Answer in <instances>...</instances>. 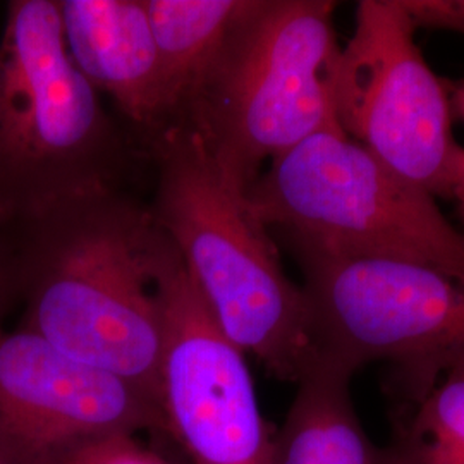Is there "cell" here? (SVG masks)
Returning <instances> with one entry per match:
<instances>
[{
  "label": "cell",
  "instance_id": "6da1fadb",
  "mask_svg": "<svg viewBox=\"0 0 464 464\" xmlns=\"http://www.w3.org/2000/svg\"><path fill=\"white\" fill-rule=\"evenodd\" d=\"M9 232L24 303L19 329L160 402L162 279L176 248L149 207L109 191Z\"/></svg>",
  "mask_w": 464,
  "mask_h": 464
},
{
  "label": "cell",
  "instance_id": "7a4b0ae2",
  "mask_svg": "<svg viewBox=\"0 0 464 464\" xmlns=\"http://www.w3.org/2000/svg\"><path fill=\"white\" fill-rule=\"evenodd\" d=\"M145 150L157 169L150 214L179 253L218 329L268 375L298 383L318 360L310 308L246 193L222 174L186 124L167 128Z\"/></svg>",
  "mask_w": 464,
  "mask_h": 464
},
{
  "label": "cell",
  "instance_id": "3957f363",
  "mask_svg": "<svg viewBox=\"0 0 464 464\" xmlns=\"http://www.w3.org/2000/svg\"><path fill=\"white\" fill-rule=\"evenodd\" d=\"M130 153L67 52L59 2H9L0 36V226L121 191Z\"/></svg>",
  "mask_w": 464,
  "mask_h": 464
},
{
  "label": "cell",
  "instance_id": "277c9868",
  "mask_svg": "<svg viewBox=\"0 0 464 464\" xmlns=\"http://www.w3.org/2000/svg\"><path fill=\"white\" fill-rule=\"evenodd\" d=\"M335 7L331 0H248L184 111L179 124L201 136L245 193L264 164L339 128Z\"/></svg>",
  "mask_w": 464,
  "mask_h": 464
},
{
  "label": "cell",
  "instance_id": "5b68a950",
  "mask_svg": "<svg viewBox=\"0 0 464 464\" xmlns=\"http://www.w3.org/2000/svg\"><path fill=\"white\" fill-rule=\"evenodd\" d=\"M251 212L289 249L433 266L464 279V234L431 197L339 128L270 162L246 191Z\"/></svg>",
  "mask_w": 464,
  "mask_h": 464
},
{
  "label": "cell",
  "instance_id": "8992f818",
  "mask_svg": "<svg viewBox=\"0 0 464 464\" xmlns=\"http://www.w3.org/2000/svg\"><path fill=\"white\" fill-rule=\"evenodd\" d=\"M318 358L351 372L387 363L392 406L464 366V279L433 266L291 249Z\"/></svg>",
  "mask_w": 464,
  "mask_h": 464
},
{
  "label": "cell",
  "instance_id": "52a82bcc",
  "mask_svg": "<svg viewBox=\"0 0 464 464\" xmlns=\"http://www.w3.org/2000/svg\"><path fill=\"white\" fill-rule=\"evenodd\" d=\"M399 0H362L335 72L339 130L435 198H452L464 147L452 131L450 84L416 44Z\"/></svg>",
  "mask_w": 464,
  "mask_h": 464
},
{
  "label": "cell",
  "instance_id": "ba28073f",
  "mask_svg": "<svg viewBox=\"0 0 464 464\" xmlns=\"http://www.w3.org/2000/svg\"><path fill=\"white\" fill-rule=\"evenodd\" d=\"M160 404L193 464H266L272 431L246 354L218 329L179 253L162 279Z\"/></svg>",
  "mask_w": 464,
  "mask_h": 464
},
{
  "label": "cell",
  "instance_id": "9c48e42d",
  "mask_svg": "<svg viewBox=\"0 0 464 464\" xmlns=\"http://www.w3.org/2000/svg\"><path fill=\"white\" fill-rule=\"evenodd\" d=\"M150 429L166 430V418L145 391L0 325V454L9 463L55 464L90 439Z\"/></svg>",
  "mask_w": 464,
  "mask_h": 464
},
{
  "label": "cell",
  "instance_id": "30bf717a",
  "mask_svg": "<svg viewBox=\"0 0 464 464\" xmlns=\"http://www.w3.org/2000/svg\"><path fill=\"white\" fill-rule=\"evenodd\" d=\"M67 52L131 122L141 145L172 126L147 0H61Z\"/></svg>",
  "mask_w": 464,
  "mask_h": 464
},
{
  "label": "cell",
  "instance_id": "8fae6325",
  "mask_svg": "<svg viewBox=\"0 0 464 464\" xmlns=\"http://www.w3.org/2000/svg\"><path fill=\"white\" fill-rule=\"evenodd\" d=\"M353 375L334 360H316L296 383L284 423L270 435L266 464H394L354 410Z\"/></svg>",
  "mask_w": 464,
  "mask_h": 464
},
{
  "label": "cell",
  "instance_id": "7c38bea8",
  "mask_svg": "<svg viewBox=\"0 0 464 464\" xmlns=\"http://www.w3.org/2000/svg\"><path fill=\"white\" fill-rule=\"evenodd\" d=\"M246 4L248 0H147L172 126L179 124Z\"/></svg>",
  "mask_w": 464,
  "mask_h": 464
},
{
  "label": "cell",
  "instance_id": "4fadbf2b",
  "mask_svg": "<svg viewBox=\"0 0 464 464\" xmlns=\"http://www.w3.org/2000/svg\"><path fill=\"white\" fill-rule=\"evenodd\" d=\"M394 464H464V366L420 398L392 406Z\"/></svg>",
  "mask_w": 464,
  "mask_h": 464
},
{
  "label": "cell",
  "instance_id": "5bb4252c",
  "mask_svg": "<svg viewBox=\"0 0 464 464\" xmlns=\"http://www.w3.org/2000/svg\"><path fill=\"white\" fill-rule=\"evenodd\" d=\"M55 464H172L143 448L131 431H114L67 450Z\"/></svg>",
  "mask_w": 464,
  "mask_h": 464
},
{
  "label": "cell",
  "instance_id": "9a60e30c",
  "mask_svg": "<svg viewBox=\"0 0 464 464\" xmlns=\"http://www.w3.org/2000/svg\"><path fill=\"white\" fill-rule=\"evenodd\" d=\"M416 30H446L464 34V0H399Z\"/></svg>",
  "mask_w": 464,
  "mask_h": 464
},
{
  "label": "cell",
  "instance_id": "2e32d148",
  "mask_svg": "<svg viewBox=\"0 0 464 464\" xmlns=\"http://www.w3.org/2000/svg\"><path fill=\"white\" fill-rule=\"evenodd\" d=\"M17 299L19 291L14 245L9 229L0 226V324Z\"/></svg>",
  "mask_w": 464,
  "mask_h": 464
},
{
  "label": "cell",
  "instance_id": "e0dca14e",
  "mask_svg": "<svg viewBox=\"0 0 464 464\" xmlns=\"http://www.w3.org/2000/svg\"><path fill=\"white\" fill-rule=\"evenodd\" d=\"M452 198L458 201L464 220V149L461 159H459V164H458V170H456V179H454V186H452Z\"/></svg>",
  "mask_w": 464,
  "mask_h": 464
},
{
  "label": "cell",
  "instance_id": "ac0fdd59",
  "mask_svg": "<svg viewBox=\"0 0 464 464\" xmlns=\"http://www.w3.org/2000/svg\"><path fill=\"white\" fill-rule=\"evenodd\" d=\"M450 102L454 116L464 121V80L458 83H450Z\"/></svg>",
  "mask_w": 464,
  "mask_h": 464
},
{
  "label": "cell",
  "instance_id": "d6986e66",
  "mask_svg": "<svg viewBox=\"0 0 464 464\" xmlns=\"http://www.w3.org/2000/svg\"><path fill=\"white\" fill-rule=\"evenodd\" d=\"M0 464H11V463H9V461H7V459H5V458H4V456H2V454H0Z\"/></svg>",
  "mask_w": 464,
  "mask_h": 464
}]
</instances>
